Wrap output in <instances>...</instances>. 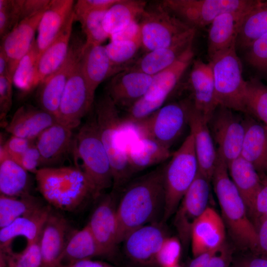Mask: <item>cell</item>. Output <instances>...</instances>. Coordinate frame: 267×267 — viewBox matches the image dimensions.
Segmentation results:
<instances>
[{"mask_svg": "<svg viewBox=\"0 0 267 267\" xmlns=\"http://www.w3.org/2000/svg\"><path fill=\"white\" fill-rule=\"evenodd\" d=\"M165 164L134 180L125 190L116 208L118 244L134 230L155 222L163 212Z\"/></svg>", "mask_w": 267, "mask_h": 267, "instance_id": "6da1fadb", "label": "cell"}, {"mask_svg": "<svg viewBox=\"0 0 267 267\" xmlns=\"http://www.w3.org/2000/svg\"><path fill=\"white\" fill-rule=\"evenodd\" d=\"M212 181L225 228L235 244L258 254V236L246 204L231 179L226 163L217 153Z\"/></svg>", "mask_w": 267, "mask_h": 267, "instance_id": "7a4b0ae2", "label": "cell"}, {"mask_svg": "<svg viewBox=\"0 0 267 267\" xmlns=\"http://www.w3.org/2000/svg\"><path fill=\"white\" fill-rule=\"evenodd\" d=\"M35 176L40 193L57 209L73 211L92 197L90 183L79 167H42Z\"/></svg>", "mask_w": 267, "mask_h": 267, "instance_id": "3957f363", "label": "cell"}, {"mask_svg": "<svg viewBox=\"0 0 267 267\" xmlns=\"http://www.w3.org/2000/svg\"><path fill=\"white\" fill-rule=\"evenodd\" d=\"M74 141V153L82 162L80 168L90 183L92 198L97 199L105 190L113 186V176L108 156L99 134L94 114L81 127Z\"/></svg>", "mask_w": 267, "mask_h": 267, "instance_id": "277c9868", "label": "cell"}, {"mask_svg": "<svg viewBox=\"0 0 267 267\" xmlns=\"http://www.w3.org/2000/svg\"><path fill=\"white\" fill-rule=\"evenodd\" d=\"M94 114L99 134L111 164L113 188L117 190L126 184L134 174L127 148L122 141V118L117 107L107 93L96 102Z\"/></svg>", "mask_w": 267, "mask_h": 267, "instance_id": "5b68a950", "label": "cell"}, {"mask_svg": "<svg viewBox=\"0 0 267 267\" xmlns=\"http://www.w3.org/2000/svg\"><path fill=\"white\" fill-rule=\"evenodd\" d=\"M198 172L193 136L190 132L180 147L165 164L164 203L162 222H166L175 213Z\"/></svg>", "mask_w": 267, "mask_h": 267, "instance_id": "8992f818", "label": "cell"}, {"mask_svg": "<svg viewBox=\"0 0 267 267\" xmlns=\"http://www.w3.org/2000/svg\"><path fill=\"white\" fill-rule=\"evenodd\" d=\"M234 44L210 58L219 105L246 114V81L242 75V65Z\"/></svg>", "mask_w": 267, "mask_h": 267, "instance_id": "52a82bcc", "label": "cell"}, {"mask_svg": "<svg viewBox=\"0 0 267 267\" xmlns=\"http://www.w3.org/2000/svg\"><path fill=\"white\" fill-rule=\"evenodd\" d=\"M194 54L191 45L172 65L153 75L146 93L127 109L123 117L125 123L134 125L163 106L191 63Z\"/></svg>", "mask_w": 267, "mask_h": 267, "instance_id": "ba28073f", "label": "cell"}, {"mask_svg": "<svg viewBox=\"0 0 267 267\" xmlns=\"http://www.w3.org/2000/svg\"><path fill=\"white\" fill-rule=\"evenodd\" d=\"M139 23L142 47L147 52L194 39L196 29L170 12L161 3L146 9Z\"/></svg>", "mask_w": 267, "mask_h": 267, "instance_id": "9c48e42d", "label": "cell"}, {"mask_svg": "<svg viewBox=\"0 0 267 267\" xmlns=\"http://www.w3.org/2000/svg\"><path fill=\"white\" fill-rule=\"evenodd\" d=\"M192 104L191 99L169 103L134 126L141 137L152 138L170 149L188 125Z\"/></svg>", "mask_w": 267, "mask_h": 267, "instance_id": "30bf717a", "label": "cell"}, {"mask_svg": "<svg viewBox=\"0 0 267 267\" xmlns=\"http://www.w3.org/2000/svg\"><path fill=\"white\" fill-rule=\"evenodd\" d=\"M237 112L219 105L208 120L217 153L227 167L240 156L245 133V116Z\"/></svg>", "mask_w": 267, "mask_h": 267, "instance_id": "8fae6325", "label": "cell"}, {"mask_svg": "<svg viewBox=\"0 0 267 267\" xmlns=\"http://www.w3.org/2000/svg\"><path fill=\"white\" fill-rule=\"evenodd\" d=\"M258 0H169L168 9L190 26L209 25L218 16L230 12L251 8Z\"/></svg>", "mask_w": 267, "mask_h": 267, "instance_id": "7c38bea8", "label": "cell"}, {"mask_svg": "<svg viewBox=\"0 0 267 267\" xmlns=\"http://www.w3.org/2000/svg\"><path fill=\"white\" fill-rule=\"evenodd\" d=\"M80 60L81 58L67 81L56 115L57 123L72 130L79 126L89 113L94 98L83 74Z\"/></svg>", "mask_w": 267, "mask_h": 267, "instance_id": "4fadbf2b", "label": "cell"}, {"mask_svg": "<svg viewBox=\"0 0 267 267\" xmlns=\"http://www.w3.org/2000/svg\"><path fill=\"white\" fill-rule=\"evenodd\" d=\"M210 181L198 172L175 213L174 225L178 238L184 245L190 241L193 224L209 207Z\"/></svg>", "mask_w": 267, "mask_h": 267, "instance_id": "5bb4252c", "label": "cell"}, {"mask_svg": "<svg viewBox=\"0 0 267 267\" xmlns=\"http://www.w3.org/2000/svg\"><path fill=\"white\" fill-rule=\"evenodd\" d=\"M85 43L78 38L72 40L63 63L38 86V99L40 108L55 117L65 86L75 66L81 58Z\"/></svg>", "mask_w": 267, "mask_h": 267, "instance_id": "9a60e30c", "label": "cell"}, {"mask_svg": "<svg viewBox=\"0 0 267 267\" xmlns=\"http://www.w3.org/2000/svg\"><path fill=\"white\" fill-rule=\"evenodd\" d=\"M162 223L154 222L131 232L123 241L125 254L134 263L143 267L156 265V257L167 237Z\"/></svg>", "mask_w": 267, "mask_h": 267, "instance_id": "2e32d148", "label": "cell"}, {"mask_svg": "<svg viewBox=\"0 0 267 267\" xmlns=\"http://www.w3.org/2000/svg\"><path fill=\"white\" fill-rule=\"evenodd\" d=\"M116 208L113 193L105 195L94 209L87 223L109 259L114 258L119 244Z\"/></svg>", "mask_w": 267, "mask_h": 267, "instance_id": "e0dca14e", "label": "cell"}, {"mask_svg": "<svg viewBox=\"0 0 267 267\" xmlns=\"http://www.w3.org/2000/svg\"><path fill=\"white\" fill-rule=\"evenodd\" d=\"M152 77L137 70H123L112 77L106 93L117 107L128 109L146 93Z\"/></svg>", "mask_w": 267, "mask_h": 267, "instance_id": "ac0fdd59", "label": "cell"}, {"mask_svg": "<svg viewBox=\"0 0 267 267\" xmlns=\"http://www.w3.org/2000/svg\"><path fill=\"white\" fill-rule=\"evenodd\" d=\"M73 231L65 218L51 209L40 238L42 267H56L60 264Z\"/></svg>", "mask_w": 267, "mask_h": 267, "instance_id": "d6986e66", "label": "cell"}, {"mask_svg": "<svg viewBox=\"0 0 267 267\" xmlns=\"http://www.w3.org/2000/svg\"><path fill=\"white\" fill-rule=\"evenodd\" d=\"M46 9L21 21L1 39L0 47L7 57L9 74L12 79L19 62L35 40V33Z\"/></svg>", "mask_w": 267, "mask_h": 267, "instance_id": "ffe728a7", "label": "cell"}, {"mask_svg": "<svg viewBox=\"0 0 267 267\" xmlns=\"http://www.w3.org/2000/svg\"><path fill=\"white\" fill-rule=\"evenodd\" d=\"M225 229L222 217L208 207L192 228L190 241L193 257L222 245L225 243Z\"/></svg>", "mask_w": 267, "mask_h": 267, "instance_id": "44dd1931", "label": "cell"}, {"mask_svg": "<svg viewBox=\"0 0 267 267\" xmlns=\"http://www.w3.org/2000/svg\"><path fill=\"white\" fill-rule=\"evenodd\" d=\"M188 126L194 139L199 172L212 181L217 159L216 148L210 131L208 120L192 104Z\"/></svg>", "mask_w": 267, "mask_h": 267, "instance_id": "7402d4cb", "label": "cell"}, {"mask_svg": "<svg viewBox=\"0 0 267 267\" xmlns=\"http://www.w3.org/2000/svg\"><path fill=\"white\" fill-rule=\"evenodd\" d=\"M189 81L193 105L208 120L219 106L210 63H206L199 59L194 60Z\"/></svg>", "mask_w": 267, "mask_h": 267, "instance_id": "603a6c76", "label": "cell"}, {"mask_svg": "<svg viewBox=\"0 0 267 267\" xmlns=\"http://www.w3.org/2000/svg\"><path fill=\"white\" fill-rule=\"evenodd\" d=\"M74 21L73 10L57 37L38 60L32 90L56 71L65 60L70 48Z\"/></svg>", "mask_w": 267, "mask_h": 267, "instance_id": "cb8c5ba5", "label": "cell"}, {"mask_svg": "<svg viewBox=\"0 0 267 267\" xmlns=\"http://www.w3.org/2000/svg\"><path fill=\"white\" fill-rule=\"evenodd\" d=\"M253 7L222 14L216 18L209 25L208 37L209 59L236 44L243 22Z\"/></svg>", "mask_w": 267, "mask_h": 267, "instance_id": "d4e9b609", "label": "cell"}, {"mask_svg": "<svg viewBox=\"0 0 267 267\" xmlns=\"http://www.w3.org/2000/svg\"><path fill=\"white\" fill-rule=\"evenodd\" d=\"M51 210L50 205H43L0 228V250L10 248L13 240L18 237L25 238L27 244L39 240Z\"/></svg>", "mask_w": 267, "mask_h": 267, "instance_id": "484cf974", "label": "cell"}, {"mask_svg": "<svg viewBox=\"0 0 267 267\" xmlns=\"http://www.w3.org/2000/svg\"><path fill=\"white\" fill-rule=\"evenodd\" d=\"M56 123L54 115L41 108L23 105L17 109L5 129L12 135L35 140L44 130Z\"/></svg>", "mask_w": 267, "mask_h": 267, "instance_id": "4316f807", "label": "cell"}, {"mask_svg": "<svg viewBox=\"0 0 267 267\" xmlns=\"http://www.w3.org/2000/svg\"><path fill=\"white\" fill-rule=\"evenodd\" d=\"M73 0H52L39 23L36 44L39 58L54 41L73 12ZM38 58V59H39Z\"/></svg>", "mask_w": 267, "mask_h": 267, "instance_id": "83f0119b", "label": "cell"}, {"mask_svg": "<svg viewBox=\"0 0 267 267\" xmlns=\"http://www.w3.org/2000/svg\"><path fill=\"white\" fill-rule=\"evenodd\" d=\"M245 124L240 156L254 166L260 177L267 175V127L248 114Z\"/></svg>", "mask_w": 267, "mask_h": 267, "instance_id": "f1b7e54d", "label": "cell"}, {"mask_svg": "<svg viewBox=\"0 0 267 267\" xmlns=\"http://www.w3.org/2000/svg\"><path fill=\"white\" fill-rule=\"evenodd\" d=\"M82 69L91 92L109 77L122 71L111 62L102 45L84 44L81 57Z\"/></svg>", "mask_w": 267, "mask_h": 267, "instance_id": "f546056e", "label": "cell"}, {"mask_svg": "<svg viewBox=\"0 0 267 267\" xmlns=\"http://www.w3.org/2000/svg\"><path fill=\"white\" fill-rule=\"evenodd\" d=\"M73 130L56 123L44 130L35 140L44 167L56 163L73 147Z\"/></svg>", "mask_w": 267, "mask_h": 267, "instance_id": "4dcf8cb0", "label": "cell"}, {"mask_svg": "<svg viewBox=\"0 0 267 267\" xmlns=\"http://www.w3.org/2000/svg\"><path fill=\"white\" fill-rule=\"evenodd\" d=\"M229 177L246 204L250 218L261 187V177L254 166L240 156L228 166Z\"/></svg>", "mask_w": 267, "mask_h": 267, "instance_id": "1f68e13d", "label": "cell"}, {"mask_svg": "<svg viewBox=\"0 0 267 267\" xmlns=\"http://www.w3.org/2000/svg\"><path fill=\"white\" fill-rule=\"evenodd\" d=\"M128 161L134 173L169 160L170 149L158 141L147 137H140L127 148Z\"/></svg>", "mask_w": 267, "mask_h": 267, "instance_id": "d6a6232c", "label": "cell"}, {"mask_svg": "<svg viewBox=\"0 0 267 267\" xmlns=\"http://www.w3.org/2000/svg\"><path fill=\"white\" fill-rule=\"evenodd\" d=\"M193 39L147 52L128 69L153 76L172 65L188 47L192 45Z\"/></svg>", "mask_w": 267, "mask_h": 267, "instance_id": "836d02e7", "label": "cell"}, {"mask_svg": "<svg viewBox=\"0 0 267 267\" xmlns=\"http://www.w3.org/2000/svg\"><path fill=\"white\" fill-rule=\"evenodd\" d=\"M96 257L107 258L105 252L87 224L81 229L73 231L62 254L60 264Z\"/></svg>", "mask_w": 267, "mask_h": 267, "instance_id": "e575fe53", "label": "cell"}, {"mask_svg": "<svg viewBox=\"0 0 267 267\" xmlns=\"http://www.w3.org/2000/svg\"><path fill=\"white\" fill-rule=\"evenodd\" d=\"M28 172L0 149V192L8 196L29 194Z\"/></svg>", "mask_w": 267, "mask_h": 267, "instance_id": "d590c367", "label": "cell"}, {"mask_svg": "<svg viewBox=\"0 0 267 267\" xmlns=\"http://www.w3.org/2000/svg\"><path fill=\"white\" fill-rule=\"evenodd\" d=\"M146 4L143 0H119L106 11L102 22L104 30L109 36L122 30L141 16Z\"/></svg>", "mask_w": 267, "mask_h": 267, "instance_id": "8d00e7d4", "label": "cell"}, {"mask_svg": "<svg viewBox=\"0 0 267 267\" xmlns=\"http://www.w3.org/2000/svg\"><path fill=\"white\" fill-rule=\"evenodd\" d=\"M267 33V1L260 0L245 17L237 41L242 47L248 48L256 40Z\"/></svg>", "mask_w": 267, "mask_h": 267, "instance_id": "74e56055", "label": "cell"}, {"mask_svg": "<svg viewBox=\"0 0 267 267\" xmlns=\"http://www.w3.org/2000/svg\"><path fill=\"white\" fill-rule=\"evenodd\" d=\"M44 205L30 194L20 196L0 195V228Z\"/></svg>", "mask_w": 267, "mask_h": 267, "instance_id": "f35d334b", "label": "cell"}, {"mask_svg": "<svg viewBox=\"0 0 267 267\" xmlns=\"http://www.w3.org/2000/svg\"><path fill=\"white\" fill-rule=\"evenodd\" d=\"M245 108L246 114L267 127V85L257 78L246 81Z\"/></svg>", "mask_w": 267, "mask_h": 267, "instance_id": "ab89813d", "label": "cell"}, {"mask_svg": "<svg viewBox=\"0 0 267 267\" xmlns=\"http://www.w3.org/2000/svg\"><path fill=\"white\" fill-rule=\"evenodd\" d=\"M40 238L27 244L19 252L13 251L11 248L0 250V267H42Z\"/></svg>", "mask_w": 267, "mask_h": 267, "instance_id": "60d3db41", "label": "cell"}, {"mask_svg": "<svg viewBox=\"0 0 267 267\" xmlns=\"http://www.w3.org/2000/svg\"><path fill=\"white\" fill-rule=\"evenodd\" d=\"M107 10L90 11L75 17V20L80 23L86 35V44L101 45L108 38H110L102 25L103 19Z\"/></svg>", "mask_w": 267, "mask_h": 267, "instance_id": "b9f144b4", "label": "cell"}, {"mask_svg": "<svg viewBox=\"0 0 267 267\" xmlns=\"http://www.w3.org/2000/svg\"><path fill=\"white\" fill-rule=\"evenodd\" d=\"M38 58L35 39L29 51L19 62L13 76V84L17 88L26 92L32 90Z\"/></svg>", "mask_w": 267, "mask_h": 267, "instance_id": "7bdbcfd3", "label": "cell"}, {"mask_svg": "<svg viewBox=\"0 0 267 267\" xmlns=\"http://www.w3.org/2000/svg\"><path fill=\"white\" fill-rule=\"evenodd\" d=\"M141 47L140 39L116 42L110 41L105 46L112 63L122 71L130 67L131 61Z\"/></svg>", "mask_w": 267, "mask_h": 267, "instance_id": "ee69618b", "label": "cell"}, {"mask_svg": "<svg viewBox=\"0 0 267 267\" xmlns=\"http://www.w3.org/2000/svg\"><path fill=\"white\" fill-rule=\"evenodd\" d=\"M20 22L19 0H0V37L3 39Z\"/></svg>", "mask_w": 267, "mask_h": 267, "instance_id": "f6af8a7d", "label": "cell"}, {"mask_svg": "<svg viewBox=\"0 0 267 267\" xmlns=\"http://www.w3.org/2000/svg\"><path fill=\"white\" fill-rule=\"evenodd\" d=\"M181 244L178 237L167 236L157 255L156 265L160 267H170L178 265L181 253Z\"/></svg>", "mask_w": 267, "mask_h": 267, "instance_id": "bcb514c9", "label": "cell"}, {"mask_svg": "<svg viewBox=\"0 0 267 267\" xmlns=\"http://www.w3.org/2000/svg\"><path fill=\"white\" fill-rule=\"evenodd\" d=\"M246 59L256 69L267 71V33L256 40L248 48Z\"/></svg>", "mask_w": 267, "mask_h": 267, "instance_id": "7dc6e473", "label": "cell"}, {"mask_svg": "<svg viewBox=\"0 0 267 267\" xmlns=\"http://www.w3.org/2000/svg\"><path fill=\"white\" fill-rule=\"evenodd\" d=\"M261 187L256 197L251 221L257 229L267 219V175L261 177Z\"/></svg>", "mask_w": 267, "mask_h": 267, "instance_id": "c3c4849f", "label": "cell"}, {"mask_svg": "<svg viewBox=\"0 0 267 267\" xmlns=\"http://www.w3.org/2000/svg\"><path fill=\"white\" fill-rule=\"evenodd\" d=\"M12 79L9 75L0 76V118L2 122L12 104Z\"/></svg>", "mask_w": 267, "mask_h": 267, "instance_id": "681fc988", "label": "cell"}, {"mask_svg": "<svg viewBox=\"0 0 267 267\" xmlns=\"http://www.w3.org/2000/svg\"><path fill=\"white\" fill-rule=\"evenodd\" d=\"M25 138L12 135L3 145L0 146L7 155L17 162L20 156L34 142Z\"/></svg>", "mask_w": 267, "mask_h": 267, "instance_id": "f907efd6", "label": "cell"}, {"mask_svg": "<svg viewBox=\"0 0 267 267\" xmlns=\"http://www.w3.org/2000/svg\"><path fill=\"white\" fill-rule=\"evenodd\" d=\"M28 173L36 174L42 165L40 153L35 144V141L20 156L16 162Z\"/></svg>", "mask_w": 267, "mask_h": 267, "instance_id": "816d5d0a", "label": "cell"}, {"mask_svg": "<svg viewBox=\"0 0 267 267\" xmlns=\"http://www.w3.org/2000/svg\"><path fill=\"white\" fill-rule=\"evenodd\" d=\"M119 0H78L75 3V17L96 10H107Z\"/></svg>", "mask_w": 267, "mask_h": 267, "instance_id": "f5cc1de1", "label": "cell"}, {"mask_svg": "<svg viewBox=\"0 0 267 267\" xmlns=\"http://www.w3.org/2000/svg\"><path fill=\"white\" fill-rule=\"evenodd\" d=\"M110 38L111 42H114L141 40L139 23L135 20Z\"/></svg>", "mask_w": 267, "mask_h": 267, "instance_id": "db71d44e", "label": "cell"}, {"mask_svg": "<svg viewBox=\"0 0 267 267\" xmlns=\"http://www.w3.org/2000/svg\"><path fill=\"white\" fill-rule=\"evenodd\" d=\"M232 254L231 249L224 243L211 258L209 267H230Z\"/></svg>", "mask_w": 267, "mask_h": 267, "instance_id": "11a10c76", "label": "cell"}, {"mask_svg": "<svg viewBox=\"0 0 267 267\" xmlns=\"http://www.w3.org/2000/svg\"><path fill=\"white\" fill-rule=\"evenodd\" d=\"M56 267H116L107 262L93 259L62 263Z\"/></svg>", "mask_w": 267, "mask_h": 267, "instance_id": "9f6ffc18", "label": "cell"}, {"mask_svg": "<svg viewBox=\"0 0 267 267\" xmlns=\"http://www.w3.org/2000/svg\"><path fill=\"white\" fill-rule=\"evenodd\" d=\"M236 267H267V257L256 254L240 260Z\"/></svg>", "mask_w": 267, "mask_h": 267, "instance_id": "6f0895ef", "label": "cell"}, {"mask_svg": "<svg viewBox=\"0 0 267 267\" xmlns=\"http://www.w3.org/2000/svg\"><path fill=\"white\" fill-rule=\"evenodd\" d=\"M257 232L259 244L258 255L267 257V219L260 223Z\"/></svg>", "mask_w": 267, "mask_h": 267, "instance_id": "680465c9", "label": "cell"}, {"mask_svg": "<svg viewBox=\"0 0 267 267\" xmlns=\"http://www.w3.org/2000/svg\"><path fill=\"white\" fill-rule=\"evenodd\" d=\"M219 248L194 257L188 264L187 267H209L211 258Z\"/></svg>", "mask_w": 267, "mask_h": 267, "instance_id": "91938a15", "label": "cell"}, {"mask_svg": "<svg viewBox=\"0 0 267 267\" xmlns=\"http://www.w3.org/2000/svg\"><path fill=\"white\" fill-rule=\"evenodd\" d=\"M5 75L10 76L8 71V60L4 51L0 47V76Z\"/></svg>", "mask_w": 267, "mask_h": 267, "instance_id": "94428289", "label": "cell"}, {"mask_svg": "<svg viewBox=\"0 0 267 267\" xmlns=\"http://www.w3.org/2000/svg\"><path fill=\"white\" fill-rule=\"evenodd\" d=\"M180 267L178 265H175V266H172V267Z\"/></svg>", "mask_w": 267, "mask_h": 267, "instance_id": "6125c7cd", "label": "cell"}]
</instances>
